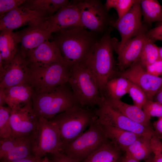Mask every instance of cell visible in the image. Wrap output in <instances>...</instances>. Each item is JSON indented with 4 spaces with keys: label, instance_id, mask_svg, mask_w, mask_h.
I'll list each match as a JSON object with an SVG mask.
<instances>
[{
    "label": "cell",
    "instance_id": "obj_1",
    "mask_svg": "<svg viewBox=\"0 0 162 162\" xmlns=\"http://www.w3.org/2000/svg\"><path fill=\"white\" fill-rule=\"evenodd\" d=\"M100 34L77 27L56 33L52 40L59 47L64 62L70 68L85 62L102 37Z\"/></svg>",
    "mask_w": 162,
    "mask_h": 162
},
{
    "label": "cell",
    "instance_id": "obj_2",
    "mask_svg": "<svg viewBox=\"0 0 162 162\" xmlns=\"http://www.w3.org/2000/svg\"><path fill=\"white\" fill-rule=\"evenodd\" d=\"M32 100L37 118L49 120L71 107L80 105L68 82L47 91L34 92Z\"/></svg>",
    "mask_w": 162,
    "mask_h": 162
},
{
    "label": "cell",
    "instance_id": "obj_3",
    "mask_svg": "<svg viewBox=\"0 0 162 162\" xmlns=\"http://www.w3.org/2000/svg\"><path fill=\"white\" fill-rule=\"evenodd\" d=\"M110 27L104 33L84 63L91 70L104 98L106 85L115 71L113 38Z\"/></svg>",
    "mask_w": 162,
    "mask_h": 162
},
{
    "label": "cell",
    "instance_id": "obj_4",
    "mask_svg": "<svg viewBox=\"0 0 162 162\" xmlns=\"http://www.w3.org/2000/svg\"><path fill=\"white\" fill-rule=\"evenodd\" d=\"M96 110L78 105L57 114L49 120L58 128L64 145L80 136L97 119Z\"/></svg>",
    "mask_w": 162,
    "mask_h": 162
},
{
    "label": "cell",
    "instance_id": "obj_5",
    "mask_svg": "<svg viewBox=\"0 0 162 162\" xmlns=\"http://www.w3.org/2000/svg\"><path fill=\"white\" fill-rule=\"evenodd\" d=\"M68 81L79 104L83 107H98L103 102L96 79L84 63L70 68Z\"/></svg>",
    "mask_w": 162,
    "mask_h": 162
},
{
    "label": "cell",
    "instance_id": "obj_6",
    "mask_svg": "<svg viewBox=\"0 0 162 162\" xmlns=\"http://www.w3.org/2000/svg\"><path fill=\"white\" fill-rule=\"evenodd\" d=\"M28 82L34 92L47 91L68 82L70 69L64 62L28 63Z\"/></svg>",
    "mask_w": 162,
    "mask_h": 162
},
{
    "label": "cell",
    "instance_id": "obj_7",
    "mask_svg": "<svg viewBox=\"0 0 162 162\" xmlns=\"http://www.w3.org/2000/svg\"><path fill=\"white\" fill-rule=\"evenodd\" d=\"M88 130L64 145L62 152L77 162H83L90 154L109 140L97 119Z\"/></svg>",
    "mask_w": 162,
    "mask_h": 162
},
{
    "label": "cell",
    "instance_id": "obj_8",
    "mask_svg": "<svg viewBox=\"0 0 162 162\" xmlns=\"http://www.w3.org/2000/svg\"><path fill=\"white\" fill-rule=\"evenodd\" d=\"M31 136L32 154L37 159L43 158L47 154L62 150L64 144L58 128L45 118H38Z\"/></svg>",
    "mask_w": 162,
    "mask_h": 162
},
{
    "label": "cell",
    "instance_id": "obj_9",
    "mask_svg": "<svg viewBox=\"0 0 162 162\" xmlns=\"http://www.w3.org/2000/svg\"><path fill=\"white\" fill-rule=\"evenodd\" d=\"M98 121L101 125L111 126L143 136L157 135L152 128L137 123L103 102L96 110Z\"/></svg>",
    "mask_w": 162,
    "mask_h": 162
},
{
    "label": "cell",
    "instance_id": "obj_10",
    "mask_svg": "<svg viewBox=\"0 0 162 162\" xmlns=\"http://www.w3.org/2000/svg\"><path fill=\"white\" fill-rule=\"evenodd\" d=\"M82 27L88 30L101 33L108 29L112 20L104 5L98 0L77 1Z\"/></svg>",
    "mask_w": 162,
    "mask_h": 162
},
{
    "label": "cell",
    "instance_id": "obj_11",
    "mask_svg": "<svg viewBox=\"0 0 162 162\" xmlns=\"http://www.w3.org/2000/svg\"><path fill=\"white\" fill-rule=\"evenodd\" d=\"M140 1L138 0L134 4L120 19L110 22V25L116 28L120 34L121 41L116 40L117 45L119 46H122L128 41L140 33L147 32L142 24Z\"/></svg>",
    "mask_w": 162,
    "mask_h": 162
},
{
    "label": "cell",
    "instance_id": "obj_12",
    "mask_svg": "<svg viewBox=\"0 0 162 162\" xmlns=\"http://www.w3.org/2000/svg\"><path fill=\"white\" fill-rule=\"evenodd\" d=\"M116 73L140 87L146 94L148 100H153L155 94L162 85V76L150 74L139 61L123 71Z\"/></svg>",
    "mask_w": 162,
    "mask_h": 162
},
{
    "label": "cell",
    "instance_id": "obj_13",
    "mask_svg": "<svg viewBox=\"0 0 162 162\" xmlns=\"http://www.w3.org/2000/svg\"><path fill=\"white\" fill-rule=\"evenodd\" d=\"M50 17L46 13L21 5L0 16V30H13L20 27L44 22Z\"/></svg>",
    "mask_w": 162,
    "mask_h": 162
},
{
    "label": "cell",
    "instance_id": "obj_14",
    "mask_svg": "<svg viewBox=\"0 0 162 162\" xmlns=\"http://www.w3.org/2000/svg\"><path fill=\"white\" fill-rule=\"evenodd\" d=\"M44 23L51 34L72 28L82 27L77 1L70 2L53 15L47 18Z\"/></svg>",
    "mask_w": 162,
    "mask_h": 162
},
{
    "label": "cell",
    "instance_id": "obj_15",
    "mask_svg": "<svg viewBox=\"0 0 162 162\" xmlns=\"http://www.w3.org/2000/svg\"><path fill=\"white\" fill-rule=\"evenodd\" d=\"M0 139V160H13L34 156L31 134Z\"/></svg>",
    "mask_w": 162,
    "mask_h": 162
},
{
    "label": "cell",
    "instance_id": "obj_16",
    "mask_svg": "<svg viewBox=\"0 0 162 162\" xmlns=\"http://www.w3.org/2000/svg\"><path fill=\"white\" fill-rule=\"evenodd\" d=\"M147 32L132 38L121 47L117 45V39L113 38L114 50L118 54V65L120 71L126 69L139 61L144 45L149 38Z\"/></svg>",
    "mask_w": 162,
    "mask_h": 162
},
{
    "label": "cell",
    "instance_id": "obj_17",
    "mask_svg": "<svg viewBox=\"0 0 162 162\" xmlns=\"http://www.w3.org/2000/svg\"><path fill=\"white\" fill-rule=\"evenodd\" d=\"M38 122V118L33 109L32 100L23 106L12 108L10 116L11 136L31 134L36 128Z\"/></svg>",
    "mask_w": 162,
    "mask_h": 162
},
{
    "label": "cell",
    "instance_id": "obj_18",
    "mask_svg": "<svg viewBox=\"0 0 162 162\" xmlns=\"http://www.w3.org/2000/svg\"><path fill=\"white\" fill-rule=\"evenodd\" d=\"M15 33L19 44H21L20 51L26 58L31 51L52 38V34L47 29L44 21L28 26Z\"/></svg>",
    "mask_w": 162,
    "mask_h": 162
},
{
    "label": "cell",
    "instance_id": "obj_19",
    "mask_svg": "<svg viewBox=\"0 0 162 162\" xmlns=\"http://www.w3.org/2000/svg\"><path fill=\"white\" fill-rule=\"evenodd\" d=\"M28 63L26 58L18 50L0 75V88H5L28 82Z\"/></svg>",
    "mask_w": 162,
    "mask_h": 162
},
{
    "label": "cell",
    "instance_id": "obj_20",
    "mask_svg": "<svg viewBox=\"0 0 162 162\" xmlns=\"http://www.w3.org/2000/svg\"><path fill=\"white\" fill-rule=\"evenodd\" d=\"M34 92L28 82L5 88H0V106L6 104L13 108L23 106L32 100Z\"/></svg>",
    "mask_w": 162,
    "mask_h": 162
},
{
    "label": "cell",
    "instance_id": "obj_21",
    "mask_svg": "<svg viewBox=\"0 0 162 162\" xmlns=\"http://www.w3.org/2000/svg\"><path fill=\"white\" fill-rule=\"evenodd\" d=\"M26 58L28 63L64 62L59 47L53 40H46L29 52Z\"/></svg>",
    "mask_w": 162,
    "mask_h": 162
},
{
    "label": "cell",
    "instance_id": "obj_22",
    "mask_svg": "<svg viewBox=\"0 0 162 162\" xmlns=\"http://www.w3.org/2000/svg\"><path fill=\"white\" fill-rule=\"evenodd\" d=\"M104 101L132 120L144 126L152 128L151 118L142 109L134 105L125 103L121 100L104 98Z\"/></svg>",
    "mask_w": 162,
    "mask_h": 162
},
{
    "label": "cell",
    "instance_id": "obj_23",
    "mask_svg": "<svg viewBox=\"0 0 162 162\" xmlns=\"http://www.w3.org/2000/svg\"><path fill=\"white\" fill-rule=\"evenodd\" d=\"M19 44L15 32L9 29L0 31V58L5 69L13 60L18 50Z\"/></svg>",
    "mask_w": 162,
    "mask_h": 162
},
{
    "label": "cell",
    "instance_id": "obj_24",
    "mask_svg": "<svg viewBox=\"0 0 162 162\" xmlns=\"http://www.w3.org/2000/svg\"><path fill=\"white\" fill-rule=\"evenodd\" d=\"M108 140L122 151L125 152L142 135L111 126L101 125Z\"/></svg>",
    "mask_w": 162,
    "mask_h": 162
},
{
    "label": "cell",
    "instance_id": "obj_25",
    "mask_svg": "<svg viewBox=\"0 0 162 162\" xmlns=\"http://www.w3.org/2000/svg\"><path fill=\"white\" fill-rule=\"evenodd\" d=\"M122 151L110 141L90 154L82 162H120Z\"/></svg>",
    "mask_w": 162,
    "mask_h": 162
},
{
    "label": "cell",
    "instance_id": "obj_26",
    "mask_svg": "<svg viewBox=\"0 0 162 162\" xmlns=\"http://www.w3.org/2000/svg\"><path fill=\"white\" fill-rule=\"evenodd\" d=\"M112 75L107 82L105 88L104 98H108L121 100L124 95L128 93L131 82L128 80L118 76Z\"/></svg>",
    "mask_w": 162,
    "mask_h": 162
},
{
    "label": "cell",
    "instance_id": "obj_27",
    "mask_svg": "<svg viewBox=\"0 0 162 162\" xmlns=\"http://www.w3.org/2000/svg\"><path fill=\"white\" fill-rule=\"evenodd\" d=\"M70 2L68 0H28L22 5L32 10L46 13L50 16Z\"/></svg>",
    "mask_w": 162,
    "mask_h": 162
},
{
    "label": "cell",
    "instance_id": "obj_28",
    "mask_svg": "<svg viewBox=\"0 0 162 162\" xmlns=\"http://www.w3.org/2000/svg\"><path fill=\"white\" fill-rule=\"evenodd\" d=\"M152 136H141L128 147L125 152L139 162L146 160L153 153L151 144Z\"/></svg>",
    "mask_w": 162,
    "mask_h": 162
},
{
    "label": "cell",
    "instance_id": "obj_29",
    "mask_svg": "<svg viewBox=\"0 0 162 162\" xmlns=\"http://www.w3.org/2000/svg\"><path fill=\"white\" fill-rule=\"evenodd\" d=\"M144 21L150 23L156 21L162 22L161 6L157 0L140 1Z\"/></svg>",
    "mask_w": 162,
    "mask_h": 162
},
{
    "label": "cell",
    "instance_id": "obj_30",
    "mask_svg": "<svg viewBox=\"0 0 162 162\" xmlns=\"http://www.w3.org/2000/svg\"><path fill=\"white\" fill-rule=\"evenodd\" d=\"M159 59V47L149 38L144 45L139 62L145 68Z\"/></svg>",
    "mask_w": 162,
    "mask_h": 162
},
{
    "label": "cell",
    "instance_id": "obj_31",
    "mask_svg": "<svg viewBox=\"0 0 162 162\" xmlns=\"http://www.w3.org/2000/svg\"><path fill=\"white\" fill-rule=\"evenodd\" d=\"M12 108L8 106H0V137L6 138L12 136L10 122Z\"/></svg>",
    "mask_w": 162,
    "mask_h": 162
},
{
    "label": "cell",
    "instance_id": "obj_32",
    "mask_svg": "<svg viewBox=\"0 0 162 162\" xmlns=\"http://www.w3.org/2000/svg\"><path fill=\"white\" fill-rule=\"evenodd\" d=\"M138 0H107L104 6L108 11L110 9H116L118 15L119 20L126 14L132 6Z\"/></svg>",
    "mask_w": 162,
    "mask_h": 162
},
{
    "label": "cell",
    "instance_id": "obj_33",
    "mask_svg": "<svg viewBox=\"0 0 162 162\" xmlns=\"http://www.w3.org/2000/svg\"><path fill=\"white\" fill-rule=\"evenodd\" d=\"M128 93L131 98L134 105L141 109L148 100L143 91L137 85L131 82Z\"/></svg>",
    "mask_w": 162,
    "mask_h": 162
},
{
    "label": "cell",
    "instance_id": "obj_34",
    "mask_svg": "<svg viewBox=\"0 0 162 162\" xmlns=\"http://www.w3.org/2000/svg\"><path fill=\"white\" fill-rule=\"evenodd\" d=\"M146 114L150 118L162 116V104L154 100H148L142 108Z\"/></svg>",
    "mask_w": 162,
    "mask_h": 162
},
{
    "label": "cell",
    "instance_id": "obj_35",
    "mask_svg": "<svg viewBox=\"0 0 162 162\" xmlns=\"http://www.w3.org/2000/svg\"><path fill=\"white\" fill-rule=\"evenodd\" d=\"M26 0H0V16L22 5Z\"/></svg>",
    "mask_w": 162,
    "mask_h": 162
},
{
    "label": "cell",
    "instance_id": "obj_36",
    "mask_svg": "<svg viewBox=\"0 0 162 162\" xmlns=\"http://www.w3.org/2000/svg\"><path fill=\"white\" fill-rule=\"evenodd\" d=\"M151 144L155 162H162V143L160 139L155 136H153Z\"/></svg>",
    "mask_w": 162,
    "mask_h": 162
},
{
    "label": "cell",
    "instance_id": "obj_37",
    "mask_svg": "<svg viewBox=\"0 0 162 162\" xmlns=\"http://www.w3.org/2000/svg\"><path fill=\"white\" fill-rule=\"evenodd\" d=\"M145 69L150 74L157 77L162 76V60L159 59L146 67Z\"/></svg>",
    "mask_w": 162,
    "mask_h": 162
},
{
    "label": "cell",
    "instance_id": "obj_38",
    "mask_svg": "<svg viewBox=\"0 0 162 162\" xmlns=\"http://www.w3.org/2000/svg\"><path fill=\"white\" fill-rule=\"evenodd\" d=\"M48 154L50 156V159L53 162H77L62 151H57Z\"/></svg>",
    "mask_w": 162,
    "mask_h": 162
},
{
    "label": "cell",
    "instance_id": "obj_39",
    "mask_svg": "<svg viewBox=\"0 0 162 162\" xmlns=\"http://www.w3.org/2000/svg\"><path fill=\"white\" fill-rule=\"evenodd\" d=\"M148 37L154 42L162 39V24L146 32Z\"/></svg>",
    "mask_w": 162,
    "mask_h": 162
},
{
    "label": "cell",
    "instance_id": "obj_40",
    "mask_svg": "<svg viewBox=\"0 0 162 162\" xmlns=\"http://www.w3.org/2000/svg\"><path fill=\"white\" fill-rule=\"evenodd\" d=\"M157 136L160 139H162V116L158 118L152 124Z\"/></svg>",
    "mask_w": 162,
    "mask_h": 162
},
{
    "label": "cell",
    "instance_id": "obj_41",
    "mask_svg": "<svg viewBox=\"0 0 162 162\" xmlns=\"http://www.w3.org/2000/svg\"><path fill=\"white\" fill-rule=\"evenodd\" d=\"M34 156L13 160H0V162H38V159Z\"/></svg>",
    "mask_w": 162,
    "mask_h": 162
},
{
    "label": "cell",
    "instance_id": "obj_42",
    "mask_svg": "<svg viewBox=\"0 0 162 162\" xmlns=\"http://www.w3.org/2000/svg\"><path fill=\"white\" fill-rule=\"evenodd\" d=\"M153 100L162 104V85L155 94Z\"/></svg>",
    "mask_w": 162,
    "mask_h": 162
},
{
    "label": "cell",
    "instance_id": "obj_43",
    "mask_svg": "<svg viewBox=\"0 0 162 162\" xmlns=\"http://www.w3.org/2000/svg\"><path fill=\"white\" fill-rule=\"evenodd\" d=\"M120 162H139L129 155L125 152L124 156H123Z\"/></svg>",
    "mask_w": 162,
    "mask_h": 162
},
{
    "label": "cell",
    "instance_id": "obj_44",
    "mask_svg": "<svg viewBox=\"0 0 162 162\" xmlns=\"http://www.w3.org/2000/svg\"><path fill=\"white\" fill-rule=\"evenodd\" d=\"M38 162H53L47 156H45L39 159Z\"/></svg>",
    "mask_w": 162,
    "mask_h": 162
},
{
    "label": "cell",
    "instance_id": "obj_45",
    "mask_svg": "<svg viewBox=\"0 0 162 162\" xmlns=\"http://www.w3.org/2000/svg\"><path fill=\"white\" fill-rule=\"evenodd\" d=\"M145 162H155L153 153L148 158L145 160Z\"/></svg>",
    "mask_w": 162,
    "mask_h": 162
},
{
    "label": "cell",
    "instance_id": "obj_46",
    "mask_svg": "<svg viewBox=\"0 0 162 162\" xmlns=\"http://www.w3.org/2000/svg\"><path fill=\"white\" fill-rule=\"evenodd\" d=\"M159 58L162 60V47H159Z\"/></svg>",
    "mask_w": 162,
    "mask_h": 162
},
{
    "label": "cell",
    "instance_id": "obj_47",
    "mask_svg": "<svg viewBox=\"0 0 162 162\" xmlns=\"http://www.w3.org/2000/svg\"><path fill=\"white\" fill-rule=\"evenodd\" d=\"M160 40L162 41V39H161Z\"/></svg>",
    "mask_w": 162,
    "mask_h": 162
},
{
    "label": "cell",
    "instance_id": "obj_48",
    "mask_svg": "<svg viewBox=\"0 0 162 162\" xmlns=\"http://www.w3.org/2000/svg\"><path fill=\"white\" fill-rule=\"evenodd\" d=\"M162 10V6H161Z\"/></svg>",
    "mask_w": 162,
    "mask_h": 162
}]
</instances>
